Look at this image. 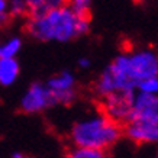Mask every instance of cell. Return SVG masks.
Segmentation results:
<instances>
[{"mask_svg": "<svg viewBox=\"0 0 158 158\" xmlns=\"http://www.w3.org/2000/svg\"><path fill=\"white\" fill-rule=\"evenodd\" d=\"M78 20L80 16H77L70 6H64L49 10L39 19H31L26 25V31L38 41L67 42L78 36Z\"/></svg>", "mask_w": 158, "mask_h": 158, "instance_id": "1", "label": "cell"}, {"mask_svg": "<svg viewBox=\"0 0 158 158\" xmlns=\"http://www.w3.org/2000/svg\"><path fill=\"white\" fill-rule=\"evenodd\" d=\"M122 128L107 116H93L77 122L71 129V141L76 148H91L105 151L118 142Z\"/></svg>", "mask_w": 158, "mask_h": 158, "instance_id": "2", "label": "cell"}, {"mask_svg": "<svg viewBox=\"0 0 158 158\" xmlns=\"http://www.w3.org/2000/svg\"><path fill=\"white\" fill-rule=\"evenodd\" d=\"M125 73L135 87L147 78L158 77V54L152 49H139L132 55H120Z\"/></svg>", "mask_w": 158, "mask_h": 158, "instance_id": "3", "label": "cell"}, {"mask_svg": "<svg viewBox=\"0 0 158 158\" xmlns=\"http://www.w3.org/2000/svg\"><path fill=\"white\" fill-rule=\"evenodd\" d=\"M135 90H122L115 91L109 96L103 97V112L105 116L115 120L118 123H122L129 118L135 102Z\"/></svg>", "mask_w": 158, "mask_h": 158, "instance_id": "4", "label": "cell"}, {"mask_svg": "<svg viewBox=\"0 0 158 158\" xmlns=\"http://www.w3.org/2000/svg\"><path fill=\"white\" fill-rule=\"evenodd\" d=\"M55 105L57 100L54 91L41 83H34L20 100V107L26 113H38Z\"/></svg>", "mask_w": 158, "mask_h": 158, "instance_id": "5", "label": "cell"}, {"mask_svg": "<svg viewBox=\"0 0 158 158\" xmlns=\"http://www.w3.org/2000/svg\"><path fill=\"white\" fill-rule=\"evenodd\" d=\"M158 118V96L141 93L135 96L134 107L126 123H144Z\"/></svg>", "mask_w": 158, "mask_h": 158, "instance_id": "6", "label": "cell"}, {"mask_svg": "<svg viewBox=\"0 0 158 158\" xmlns=\"http://www.w3.org/2000/svg\"><path fill=\"white\" fill-rule=\"evenodd\" d=\"M125 134L136 144H158V118L144 123H126Z\"/></svg>", "mask_w": 158, "mask_h": 158, "instance_id": "7", "label": "cell"}, {"mask_svg": "<svg viewBox=\"0 0 158 158\" xmlns=\"http://www.w3.org/2000/svg\"><path fill=\"white\" fill-rule=\"evenodd\" d=\"M19 74V64L15 58L0 60V84L10 86L16 81Z\"/></svg>", "mask_w": 158, "mask_h": 158, "instance_id": "8", "label": "cell"}, {"mask_svg": "<svg viewBox=\"0 0 158 158\" xmlns=\"http://www.w3.org/2000/svg\"><path fill=\"white\" fill-rule=\"evenodd\" d=\"M47 87L52 91H65L74 89V76L68 71H62L51 77L47 83Z\"/></svg>", "mask_w": 158, "mask_h": 158, "instance_id": "9", "label": "cell"}, {"mask_svg": "<svg viewBox=\"0 0 158 158\" xmlns=\"http://www.w3.org/2000/svg\"><path fill=\"white\" fill-rule=\"evenodd\" d=\"M25 2L28 6V12L31 13V19H39L51 10L47 5V0H25Z\"/></svg>", "mask_w": 158, "mask_h": 158, "instance_id": "10", "label": "cell"}, {"mask_svg": "<svg viewBox=\"0 0 158 158\" xmlns=\"http://www.w3.org/2000/svg\"><path fill=\"white\" fill-rule=\"evenodd\" d=\"M22 42L19 38H10L6 41L3 45H0V60H7V58H15V55L19 52Z\"/></svg>", "mask_w": 158, "mask_h": 158, "instance_id": "11", "label": "cell"}, {"mask_svg": "<svg viewBox=\"0 0 158 158\" xmlns=\"http://www.w3.org/2000/svg\"><path fill=\"white\" fill-rule=\"evenodd\" d=\"M67 158H107L105 151L91 148H74L67 155Z\"/></svg>", "mask_w": 158, "mask_h": 158, "instance_id": "12", "label": "cell"}, {"mask_svg": "<svg viewBox=\"0 0 158 158\" xmlns=\"http://www.w3.org/2000/svg\"><path fill=\"white\" fill-rule=\"evenodd\" d=\"M136 89H139L141 93H147V94L158 96V77L147 78V80H144V81H141Z\"/></svg>", "mask_w": 158, "mask_h": 158, "instance_id": "13", "label": "cell"}, {"mask_svg": "<svg viewBox=\"0 0 158 158\" xmlns=\"http://www.w3.org/2000/svg\"><path fill=\"white\" fill-rule=\"evenodd\" d=\"M91 0H70V7L77 16H89Z\"/></svg>", "mask_w": 158, "mask_h": 158, "instance_id": "14", "label": "cell"}, {"mask_svg": "<svg viewBox=\"0 0 158 158\" xmlns=\"http://www.w3.org/2000/svg\"><path fill=\"white\" fill-rule=\"evenodd\" d=\"M10 16L13 18H19V16H23L26 12H28V6H26V2L25 0H10Z\"/></svg>", "mask_w": 158, "mask_h": 158, "instance_id": "15", "label": "cell"}, {"mask_svg": "<svg viewBox=\"0 0 158 158\" xmlns=\"http://www.w3.org/2000/svg\"><path fill=\"white\" fill-rule=\"evenodd\" d=\"M47 5L51 10L52 9H60V7H64L67 5V0H47Z\"/></svg>", "mask_w": 158, "mask_h": 158, "instance_id": "16", "label": "cell"}, {"mask_svg": "<svg viewBox=\"0 0 158 158\" xmlns=\"http://www.w3.org/2000/svg\"><path fill=\"white\" fill-rule=\"evenodd\" d=\"M9 19H10V15L6 12V13H2L0 15V26H5L7 22H9Z\"/></svg>", "mask_w": 158, "mask_h": 158, "instance_id": "17", "label": "cell"}, {"mask_svg": "<svg viewBox=\"0 0 158 158\" xmlns=\"http://www.w3.org/2000/svg\"><path fill=\"white\" fill-rule=\"evenodd\" d=\"M7 12V0H0V15Z\"/></svg>", "mask_w": 158, "mask_h": 158, "instance_id": "18", "label": "cell"}, {"mask_svg": "<svg viewBox=\"0 0 158 158\" xmlns=\"http://www.w3.org/2000/svg\"><path fill=\"white\" fill-rule=\"evenodd\" d=\"M78 64H80V67L87 68L89 65H90V60H89V58H80V61H78Z\"/></svg>", "mask_w": 158, "mask_h": 158, "instance_id": "19", "label": "cell"}, {"mask_svg": "<svg viewBox=\"0 0 158 158\" xmlns=\"http://www.w3.org/2000/svg\"><path fill=\"white\" fill-rule=\"evenodd\" d=\"M12 158H26L23 155V154H20V152H15L13 155H12Z\"/></svg>", "mask_w": 158, "mask_h": 158, "instance_id": "20", "label": "cell"}, {"mask_svg": "<svg viewBox=\"0 0 158 158\" xmlns=\"http://www.w3.org/2000/svg\"><path fill=\"white\" fill-rule=\"evenodd\" d=\"M155 158H158V157H155Z\"/></svg>", "mask_w": 158, "mask_h": 158, "instance_id": "21", "label": "cell"}]
</instances>
